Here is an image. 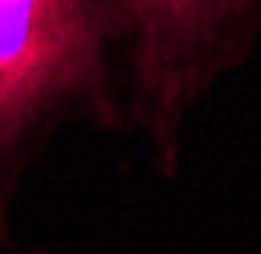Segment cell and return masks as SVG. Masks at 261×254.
<instances>
[{
	"label": "cell",
	"mask_w": 261,
	"mask_h": 254,
	"mask_svg": "<svg viewBox=\"0 0 261 254\" xmlns=\"http://www.w3.org/2000/svg\"><path fill=\"white\" fill-rule=\"evenodd\" d=\"M64 124L124 127L120 0H0V244L25 173Z\"/></svg>",
	"instance_id": "6da1fadb"
},
{
	"label": "cell",
	"mask_w": 261,
	"mask_h": 254,
	"mask_svg": "<svg viewBox=\"0 0 261 254\" xmlns=\"http://www.w3.org/2000/svg\"><path fill=\"white\" fill-rule=\"evenodd\" d=\"M261 36L251 0H120L124 127L141 131L163 176L176 173L180 124Z\"/></svg>",
	"instance_id": "7a4b0ae2"
},
{
	"label": "cell",
	"mask_w": 261,
	"mask_h": 254,
	"mask_svg": "<svg viewBox=\"0 0 261 254\" xmlns=\"http://www.w3.org/2000/svg\"><path fill=\"white\" fill-rule=\"evenodd\" d=\"M36 254H49V251H36Z\"/></svg>",
	"instance_id": "3957f363"
}]
</instances>
